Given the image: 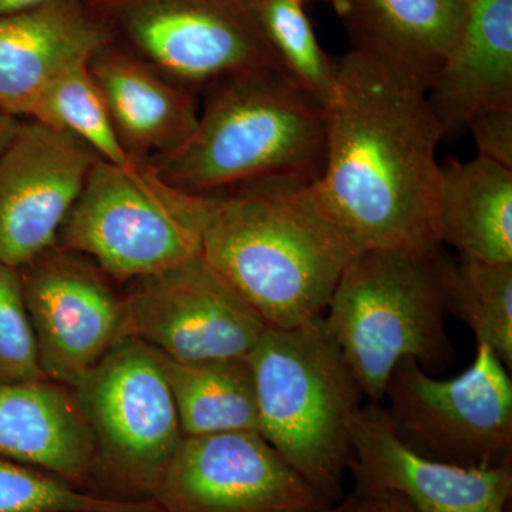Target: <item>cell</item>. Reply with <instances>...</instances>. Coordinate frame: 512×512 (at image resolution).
<instances>
[{
    "label": "cell",
    "instance_id": "cell-13",
    "mask_svg": "<svg viewBox=\"0 0 512 512\" xmlns=\"http://www.w3.org/2000/svg\"><path fill=\"white\" fill-rule=\"evenodd\" d=\"M99 157L79 138L22 119L0 154V262L20 266L55 247Z\"/></svg>",
    "mask_w": 512,
    "mask_h": 512
},
{
    "label": "cell",
    "instance_id": "cell-21",
    "mask_svg": "<svg viewBox=\"0 0 512 512\" xmlns=\"http://www.w3.org/2000/svg\"><path fill=\"white\" fill-rule=\"evenodd\" d=\"M158 355L184 437L258 431L254 375L248 359L178 362Z\"/></svg>",
    "mask_w": 512,
    "mask_h": 512
},
{
    "label": "cell",
    "instance_id": "cell-18",
    "mask_svg": "<svg viewBox=\"0 0 512 512\" xmlns=\"http://www.w3.org/2000/svg\"><path fill=\"white\" fill-rule=\"evenodd\" d=\"M0 458L89 490L96 444L72 389L50 379L0 383Z\"/></svg>",
    "mask_w": 512,
    "mask_h": 512
},
{
    "label": "cell",
    "instance_id": "cell-32",
    "mask_svg": "<svg viewBox=\"0 0 512 512\" xmlns=\"http://www.w3.org/2000/svg\"><path fill=\"white\" fill-rule=\"evenodd\" d=\"M298 2H301L303 6L306 5V3L316 2V0H298Z\"/></svg>",
    "mask_w": 512,
    "mask_h": 512
},
{
    "label": "cell",
    "instance_id": "cell-3",
    "mask_svg": "<svg viewBox=\"0 0 512 512\" xmlns=\"http://www.w3.org/2000/svg\"><path fill=\"white\" fill-rule=\"evenodd\" d=\"M197 127L183 146L147 168L184 194L207 195L276 177H320L326 107L282 69L225 77L201 94Z\"/></svg>",
    "mask_w": 512,
    "mask_h": 512
},
{
    "label": "cell",
    "instance_id": "cell-4",
    "mask_svg": "<svg viewBox=\"0 0 512 512\" xmlns=\"http://www.w3.org/2000/svg\"><path fill=\"white\" fill-rule=\"evenodd\" d=\"M247 359L258 433L330 503L342 500L353 458L349 421L363 393L325 318L266 328Z\"/></svg>",
    "mask_w": 512,
    "mask_h": 512
},
{
    "label": "cell",
    "instance_id": "cell-26",
    "mask_svg": "<svg viewBox=\"0 0 512 512\" xmlns=\"http://www.w3.org/2000/svg\"><path fill=\"white\" fill-rule=\"evenodd\" d=\"M43 379L19 269L0 262V383Z\"/></svg>",
    "mask_w": 512,
    "mask_h": 512
},
{
    "label": "cell",
    "instance_id": "cell-16",
    "mask_svg": "<svg viewBox=\"0 0 512 512\" xmlns=\"http://www.w3.org/2000/svg\"><path fill=\"white\" fill-rule=\"evenodd\" d=\"M87 66L121 144L138 167L173 153L197 127L201 96L116 43L97 50Z\"/></svg>",
    "mask_w": 512,
    "mask_h": 512
},
{
    "label": "cell",
    "instance_id": "cell-5",
    "mask_svg": "<svg viewBox=\"0 0 512 512\" xmlns=\"http://www.w3.org/2000/svg\"><path fill=\"white\" fill-rule=\"evenodd\" d=\"M437 256L360 252L330 298L326 326L372 404L383 402L390 375L403 359L427 370L454 362Z\"/></svg>",
    "mask_w": 512,
    "mask_h": 512
},
{
    "label": "cell",
    "instance_id": "cell-31",
    "mask_svg": "<svg viewBox=\"0 0 512 512\" xmlns=\"http://www.w3.org/2000/svg\"><path fill=\"white\" fill-rule=\"evenodd\" d=\"M311 512H353V497L352 494L345 495L342 500L328 505V507L319 508V510Z\"/></svg>",
    "mask_w": 512,
    "mask_h": 512
},
{
    "label": "cell",
    "instance_id": "cell-6",
    "mask_svg": "<svg viewBox=\"0 0 512 512\" xmlns=\"http://www.w3.org/2000/svg\"><path fill=\"white\" fill-rule=\"evenodd\" d=\"M72 392L96 444L94 483L110 497L154 501L184 437L160 355L124 336Z\"/></svg>",
    "mask_w": 512,
    "mask_h": 512
},
{
    "label": "cell",
    "instance_id": "cell-14",
    "mask_svg": "<svg viewBox=\"0 0 512 512\" xmlns=\"http://www.w3.org/2000/svg\"><path fill=\"white\" fill-rule=\"evenodd\" d=\"M349 434L353 480L396 491L419 512H508L512 461L463 467L421 454L397 434L380 404L360 406Z\"/></svg>",
    "mask_w": 512,
    "mask_h": 512
},
{
    "label": "cell",
    "instance_id": "cell-19",
    "mask_svg": "<svg viewBox=\"0 0 512 512\" xmlns=\"http://www.w3.org/2000/svg\"><path fill=\"white\" fill-rule=\"evenodd\" d=\"M427 100L443 140L467 133L483 111L512 107V0H474Z\"/></svg>",
    "mask_w": 512,
    "mask_h": 512
},
{
    "label": "cell",
    "instance_id": "cell-9",
    "mask_svg": "<svg viewBox=\"0 0 512 512\" xmlns=\"http://www.w3.org/2000/svg\"><path fill=\"white\" fill-rule=\"evenodd\" d=\"M510 370L485 345L453 379L403 359L387 382L384 409L394 430L421 454L463 467L512 461Z\"/></svg>",
    "mask_w": 512,
    "mask_h": 512
},
{
    "label": "cell",
    "instance_id": "cell-7",
    "mask_svg": "<svg viewBox=\"0 0 512 512\" xmlns=\"http://www.w3.org/2000/svg\"><path fill=\"white\" fill-rule=\"evenodd\" d=\"M202 195L175 191L144 168L97 160L60 228L56 247L128 284L201 254Z\"/></svg>",
    "mask_w": 512,
    "mask_h": 512
},
{
    "label": "cell",
    "instance_id": "cell-8",
    "mask_svg": "<svg viewBox=\"0 0 512 512\" xmlns=\"http://www.w3.org/2000/svg\"><path fill=\"white\" fill-rule=\"evenodd\" d=\"M86 2L111 43L198 96L232 74L282 69L256 19L255 0Z\"/></svg>",
    "mask_w": 512,
    "mask_h": 512
},
{
    "label": "cell",
    "instance_id": "cell-11",
    "mask_svg": "<svg viewBox=\"0 0 512 512\" xmlns=\"http://www.w3.org/2000/svg\"><path fill=\"white\" fill-rule=\"evenodd\" d=\"M154 503L163 512H311L333 504L258 431L183 437Z\"/></svg>",
    "mask_w": 512,
    "mask_h": 512
},
{
    "label": "cell",
    "instance_id": "cell-15",
    "mask_svg": "<svg viewBox=\"0 0 512 512\" xmlns=\"http://www.w3.org/2000/svg\"><path fill=\"white\" fill-rule=\"evenodd\" d=\"M111 39L86 0H59L0 18V109L32 119L62 74Z\"/></svg>",
    "mask_w": 512,
    "mask_h": 512
},
{
    "label": "cell",
    "instance_id": "cell-17",
    "mask_svg": "<svg viewBox=\"0 0 512 512\" xmlns=\"http://www.w3.org/2000/svg\"><path fill=\"white\" fill-rule=\"evenodd\" d=\"M352 49L427 93L474 0H333Z\"/></svg>",
    "mask_w": 512,
    "mask_h": 512
},
{
    "label": "cell",
    "instance_id": "cell-10",
    "mask_svg": "<svg viewBox=\"0 0 512 512\" xmlns=\"http://www.w3.org/2000/svg\"><path fill=\"white\" fill-rule=\"evenodd\" d=\"M126 285L123 338L178 362L247 359L268 328L201 255Z\"/></svg>",
    "mask_w": 512,
    "mask_h": 512
},
{
    "label": "cell",
    "instance_id": "cell-29",
    "mask_svg": "<svg viewBox=\"0 0 512 512\" xmlns=\"http://www.w3.org/2000/svg\"><path fill=\"white\" fill-rule=\"evenodd\" d=\"M55 2L59 0H0V18L18 15V13L28 12V10Z\"/></svg>",
    "mask_w": 512,
    "mask_h": 512
},
{
    "label": "cell",
    "instance_id": "cell-12",
    "mask_svg": "<svg viewBox=\"0 0 512 512\" xmlns=\"http://www.w3.org/2000/svg\"><path fill=\"white\" fill-rule=\"evenodd\" d=\"M18 269L43 373L74 389L123 338V293L89 258L56 245Z\"/></svg>",
    "mask_w": 512,
    "mask_h": 512
},
{
    "label": "cell",
    "instance_id": "cell-1",
    "mask_svg": "<svg viewBox=\"0 0 512 512\" xmlns=\"http://www.w3.org/2000/svg\"><path fill=\"white\" fill-rule=\"evenodd\" d=\"M336 64L323 200L363 251L436 258L443 131L427 93L356 50Z\"/></svg>",
    "mask_w": 512,
    "mask_h": 512
},
{
    "label": "cell",
    "instance_id": "cell-25",
    "mask_svg": "<svg viewBox=\"0 0 512 512\" xmlns=\"http://www.w3.org/2000/svg\"><path fill=\"white\" fill-rule=\"evenodd\" d=\"M0 512H163L154 501L109 497L0 458Z\"/></svg>",
    "mask_w": 512,
    "mask_h": 512
},
{
    "label": "cell",
    "instance_id": "cell-20",
    "mask_svg": "<svg viewBox=\"0 0 512 512\" xmlns=\"http://www.w3.org/2000/svg\"><path fill=\"white\" fill-rule=\"evenodd\" d=\"M440 245L485 264H512V170L477 154L440 164Z\"/></svg>",
    "mask_w": 512,
    "mask_h": 512
},
{
    "label": "cell",
    "instance_id": "cell-27",
    "mask_svg": "<svg viewBox=\"0 0 512 512\" xmlns=\"http://www.w3.org/2000/svg\"><path fill=\"white\" fill-rule=\"evenodd\" d=\"M478 154L512 170V107L477 114L468 124Z\"/></svg>",
    "mask_w": 512,
    "mask_h": 512
},
{
    "label": "cell",
    "instance_id": "cell-23",
    "mask_svg": "<svg viewBox=\"0 0 512 512\" xmlns=\"http://www.w3.org/2000/svg\"><path fill=\"white\" fill-rule=\"evenodd\" d=\"M87 64L67 70L46 90L32 120L79 138L106 163L127 173H141L144 168L131 160L117 136Z\"/></svg>",
    "mask_w": 512,
    "mask_h": 512
},
{
    "label": "cell",
    "instance_id": "cell-22",
    "mask_svg": "<svg viewBox=\"0 0 512 512\" xmlns=\"http://www.w3.org/2000/svg\"><path fill=\"white\" fill-rule=\"evenodd\" d=\"M446 311L466 323L477 345L488 346L512 369V264L437 256Z\"/></svg>",
    "mask_w": 512,
    "mask_h": 512
},
{
    "label": "cell",
    "instance_id": "cell-30",
    "mask_svg": "<svg viewBox=\"0 0 512 512\" xmlns=\"http://www.w3.org/2000/svg\"><path fill=\"white\" fill-rule=\"evenodd\" d=\"M20 120L22 119H18V117L12 116V114L0 109V154L5 151L10 140L18 131Z\"/></svg>",
    "mask_w": 512,
    "mask_h": 512
},
{
    "label": "cell",
    "instance_id": "cell-2",
    "mask_svg": "<svg viewBox=\"0 0 512 512\" xmlns=\"http://www.w3.org/2000/svg\"><path fill=\"white\" fill-rule=\"evenodd\" d=\"M318 180L276 175L202 195L201 258L268 328L325 316L340 276L363 252Z\"/></svg>",
    "mask_w": 512,
    "mask_h": 512
},
{
    "label": "cell",
    "instance_id": "cell-28",
    "mask_svg": "<svg viewBox=\"0 0 512 512\" xmlns=\"http://www.w3.org/2000/svg\"><path fill=\"white\" fill-rule=\"evenodd\" d=\"M353 512H419L396 491L355 480Z\"/></svg>",
    "mask_w": 512,
    "mask_h": 512
},
{
    "label": "cell",
    "instance_id": "cell-24",
    "mask_svg": "<svg viewBox=\"0 0 512 512\" xmlns=\"http://www.w3.org/2000/svg\"><path fill=\"white\" fill-rule=\"evenodd\" d=\"M254 6L259 26L282 69L326 107L338 64L320 46L305 6L298 0H255Z\"/></svg>",
    "mask_w": 512,
    "mask_h": 512
}]
</instances>
